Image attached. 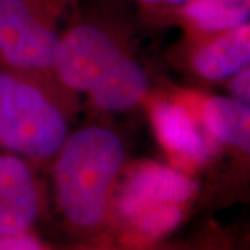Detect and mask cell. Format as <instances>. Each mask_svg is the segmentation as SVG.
I'll use <instances>...</instances> for the list:
<instances>
[{
	"label": "cell",
	"instance_id": "30bf717a",
	"mask_svg": "<svg viewBox=\"0 0 250 250\" xmlns=\"http://www.w3.org/2000/svg\"><path fill=\"white\" fill-rule=\"evenodd\" d=\"M203 121L217 141L238 147L250 149V107L239 100L213 96L203 104Z\"/></svg>",
	"mask_w": 250,
	"mask_h": 250
},
{
	"label": "cell",
	"instance_id": "8992f818",
	"mask_svg": "<svg viewBox=\"0 0 250 250\" xmlns=\"http://www.w3.org/2000/svg\"><path fill=\"white\" fill-rule=\"evenodd\" d=\"M41 213L34 175L16 154L0 153V238L29 232Z\"/></svg>",
	"mask_w": 250,
	"mask_h": 250
},
{
	"label": "cell",
	"instance_id": "277c9868",
	"mask_svg": "<svg viewBox=\"0 0 250 250\" xmlns=\"http://www.w3.org/2000/svg\"><path fill=\"white\" fill-rule=\"evenodd\" d=\"M78 0H0V59L24 70L53 65L60 18Z\"/></svg>",
	"mask_w": 250,
	"mask_h": 250
},
{
	"label": "cell",
	"instance_id": "ba28073f",
	"mask_svg": "<svg viewBox=\"0 0 250 250\" xmlns=\"http://www.w3.org/2000/svg\"><path fill=\"white\" fill-rule=\"evenodd\" d=\"M250 62V25L218 34L197 50L193 57L195 71L208 81H224L248 68Z\"/></svg>",
	"mask_w": 250,
	"mask_h": 250
},
{
	"label": "cell",
	"instance_id": "8fae6325",
	"mask_svg": "<svg viewBox=\"0 0 250 250\" xmlns=\"http://www.w3.org/2000/svg\"><path fill=\"white\" fill-rule=\"evenodd\" d=\"M181 11L195 27L213 34L249 22L248 0H193Z\"/></svg>",
	"mask_w": 250,
	"mask_h": 250
},
{
	"label": "cell",
	"instance_id": "5bb4252c",
	"mask_svg": "<svg viewBox=\"0 0 250 250\" xmlns=\"http://www.w3.org/2000/svg\"><path fill=\"white\" fill-rule=\"evenodd\" d=\"M142 6H150V7H178L184 9L188 3L193 0H135Z\"/></svg>",
	"mask_w": 250,
	"mask_h": 250
},
{
	"label": "cell",
	"instance_id": "5b68a950",
	"mask_svg": "<svg viewBox=\"0 0 250 250\" xmlns=\"http://www.w3.org/2000/svg\"><path fill=\"white\" fill-rule=\"evenodd\" d=\"M121 52L111 28L99 21L78 20L60 35L52 67L67 88L89 92Z\"/></svg>",
	"mask_w": 250,
	"mask_h": 250
},
{
	"label": "cell",
	"instance_id": "9c48e42d",
	"mask_svg": "<svg viewBox=\"0 0 250 250\" xmlns=\"http://www.w3.org/2000/svg\"><path fill=\"white\" fill-rule=\"evenodd\" d=\"M153 124L163 146L179 159L200 163L208 157L205 138L184 106L161 102L153 110Z\"/></svg>",
	"mask_w": 250,
	"mask_h": 250
},
{
	"label": "cell",
	"instance_id": "9a60e30c",
	"mask_svg": "<svg viewBox=\"0 0 250 250\" xmlns=\"http://www.w3.org/2000/svg\"><path fill=\"white\" fill-rule=\"evenodd\" d=\"M120 250H161V249H146V248H129V249H120Z\"/></svg>",
	"mask_w": 250,
	"mask_h": 250
},
{
	"label": "cell",
	"instance_id": "7c38bea8",
	"mask_svg": "<svg viewBox=\"0 0 250 250\" xmlns=\"http://www.w3.org/2000/svg\"><path fill=\"white\" fill-rule=\"evenodd\" d=\"M0 250H49V248L29 231L0 238Z\"/></svg>",
	"mask_w": 250,
	"mask_h": 250
},
{
	"label": "cell",
	"instance_id": "52a82bcc",
	"mask_svg": "<svg viewBox=\"0 0 250 250\" xmlns=\"http://www.w3.org/2000/svg\"><path fill=\"white\" fill-rule=\"evenodd\" d=\"M147 75L125 52L113 62L89 89L93 103L104 111H125L135 107L147 90Z\"/></svg>",
	"mask_w": 250,
	"mask_h": 250
},
{
	"label": "cell",
	"instance_id": "4fadbf2b",
	"mask_svg": "<svg viewBox=\"0 0 250 250\" xmlns=\"http://www.w3.org/2000/svg\"><path fill=\"white\" fill-rule=\"evenodd\" d=\"M229 92L232 99L239 100L245 104H249L250 102V71L249 68H245L238 74H235L229 82Z\"/></svg>",
	"mask_w": 250,
	"mask_h": 250
},
{
	"label": "cell",
	"instance_id": "6da1fadb",
	"mask_svg": "<svg viewBox=\"0 0 250 250\" xmlns=\"http://www.w3.org/2000/svg\"><path fill=\"white\" fill-rule=\"evenodd\" d=\"M124 160L123 141L104 126H85L67 136L54 164V197L72 229L96 232L107 223Z\"/></svg>",
	"mask_w": 250,
	"mask_h": 250
},
{
	"label": "cell",
	"instance_id": "3957f363",
	"mask_svg": "<svg viewBox=\"0 0 250 250\" xmlns=\"http://www.w3.org/2000/svg\"><path fill=\"white\" fill-rule=\"evenodd\" d=\"M67 136L60 108L34 85L0 72V146L31 159H49Z\"/></svg>",
	"mask_w": 250,
	"mask_h": 250
},
{
	"label": "cell",
	"instance_id": "7a4b0ae2",
	"mask_svg": "<svg viewBox=\"0 0 250 250\" xmlns=\"http://www.w3.org/2000/svg\"><path fill=\"white\" fill-rule=\"evenodd\" d=\"M197 185L184 172L157 163H143L125 178L113 200L114 217L131 245L143 248L184 223Z\"/></svg>",
	"mask_w": 250,
	"mask_h": 250
}]
</instances>
